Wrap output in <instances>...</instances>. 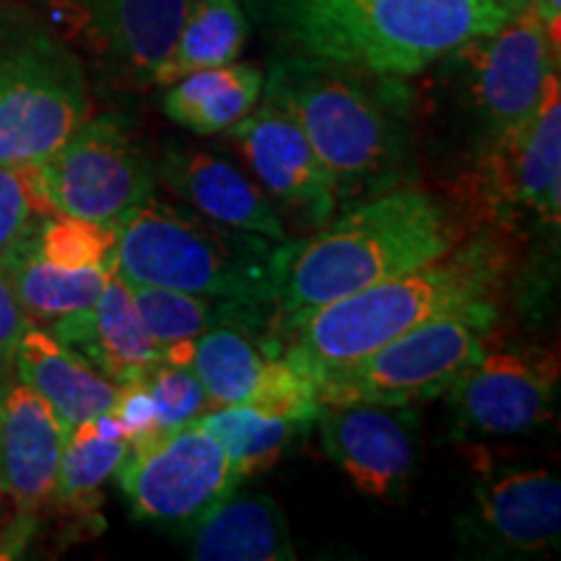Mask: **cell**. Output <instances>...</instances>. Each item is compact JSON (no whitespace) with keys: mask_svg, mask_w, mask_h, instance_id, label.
Masks as SVG:
<instances>
[{"mask_svg":"<svg viewBox=\"0 0 561 561\" xmlns=\"http://www.w3.org/2000/svg\"><path fill=\"white\" fill-rule=\"evenodd\" d=\"M50 333L115 385L138 380L164 362L140 322L130 286L117 273L94 305L53 320Z\"/></svg>","mask_w":561,"mask_h":561,"instance_id":"cell-19","label":"cell"},{"mask_svg":"<svg viewBox=\"0 0 561 561\" xmlns=\"http://www.w3.org/2000/svg\"><path fill=\"white\" fill-rule=\"evenodd\" d=\"M89 115L87 73L66 42L30 32L0 45V164H39Z\"/></svg>","mask_w":561,"mask_h":561,"instance_id":"cell-8","label":"cell"},{"mask_svg":"<svg viewBox=\"0 0 561 561\" xmlns=\"http://www.w3.org/2000/svg\"><path fill=\"white\" fill-rule=\"evenodd\" d=\"M144 377H138V380H133V382L117 385L115 403H112V409H110L112 419L121 424L128 445H138V442L159 434L157 409H153L149 385H146Z\"/></svg>","mask_w":561,"mask_h":561,"instance_id":"cell-32","label":"cell"},{"mask_svg":"<svg viewBox=\"0 0 561 561\" xmlns=\"http://www.w3.org/2000/svg\"><path fill=\"white\" fill-rule=\"evenodd\" d=\"M115 273L128 284L278 305L299 242L268 240L149 195L112 224Z\"/></svg>","mask_w":561,"mask_h":561,"instance_id":"cell-5","label":"cell"},{"mask_svg":"<svg viewBox=\"0 0 561 561\" xmlns=\"http://www.w3.org/2000/svg\"><path fill=\"white\" fill-rule=\"evenodd\" d=\"M53 216L34 187L30 167L0 164V263Z\"/></svg>","mask_w":561,"mask_h":561,"instance_id":"cell-30","label":"cell"},{"mask_svg":"<svg viewBox=\"0 0 561 561\" xmlns=\"http://www.w3.org/2000/svg\"><path fill=\"white\" fill-rule=\"evenodd\" d=\"M30 174L53 214L100 224H115L157 187V161L117 115H89Z\"/></svg>","mask_w":561,"mask_h":561,"instance_id":"cell-9","label":"cell"},{"mask_svg":"<svg viewBox=\"0 0 561 561\" xmlns=\"http://www.w3.org/2000/svg\"><path fill=\"white\" fill-rule=\"evenodd\" d=\"M455 426L468 437H517L551 416L557 364L536 351H489L455 380Z\"/></svg>","mask_w":561,"mask_h":561,"instance_id":"cell-14","label":"cell"},{"mask_svg":"<svg viewBox=\"0 0 561 561\" xmlns=\"http://www.w3.org/2000/svg\"><path fill=\"white\" fill-rule=\"evenodd\" d=\"M19 380L37 392L68 430L112 409L117 385L60 343L50 331L30 325L13 354Z\"/></svg>","mask_w":561,"mask_h":561,"instance_id":"cell-20","label":"cell"},{"mask_svg":"<svg viewBox=\"0 0 561 561\" xmlns=\"http://www.w3.org/2000/svg\"><path fill=\"white\" fill-rule=\"evenodd\" d=\"M117 481L136 520L178 533H191L242 483L198 421L130 445Z\"/></svg>","mask_w":561,"mask_h":561,"instance_id":"cell-11","label":"cell"},{"mask_svg":"<svg viewBox=\"0 0 561 561\" xmlns=\"http://www.w3.org/2000/svg\"><path fill=\"white\" fill-rule=\"evenodd\" d=\"M68 432L30 385L0 390V489L19 510H37L55 494Z\"/></svg>","mask_w":561,"mask_h":561,"instance_id":"cell-17","label":"cell"},{"mask_svg":"<svg viewBox=\"0 0 561 561\" xmlns=\"http://www.w3.org/2000/svg\"><path fill=\"white\" fill-rule=\"evenodd\" d=\"M265 73L252 62H227L203 68L167 83L161 107L180 128L214 136L227 133L257 107L263 96Z\"/></svg>","mask_w":561,"mask_h":561,"instance_id":"cell-23","label":"cell"},{"mask_svg":"<svg viewBox=\"0 0 561 561\" xmlns=\"http://www.w3.org/2000/svg\"><path fill=\"white\" fill-rule=\"evenodd\" d=\"M476 528L502 551L536 553L559 546L561 483L541 468H491L473 483Z\"/></svg>","mask_w":561,"mask_h":561,"instance_id":"cell-18","label":"cell"},{"mask_svg":"<svg viewBox=\"0 0 561 561\" xmlns=\"http://www.w3.org/2000/svg\"><path fill=\"white\" fill-rule=\"evenodd\" d=\"M227 138L242 153L252 178L273 206H280L301 229H320L339 210L335 182L297 121L261 96L257 107L231 125Z\"/></svg>","mask_w":561,"mask_h":561,"instance_id":"cell-13","label":"cell"},{"mask_svg":"<svg viewBox=\"0 0 561 561\" xmlns=\"http://www.w3.org/2000/svg\"><path fill=\"white\" fill-rule=\"evenodd\" d=\"M496 328V305L439 314L359 359L312 377L320 403L413 405L445 396L479 356Z\"/></svg>","mask_w":561,"mask_h":561,"instance_id":"cell-6","label":"cell"},{"mask_svg":"<svg viewBox=\"0 0 561 561\" xmlns=\"http://www.w3.org/2000/svg\"><path fill=\"white\" fill-rule=\"evenodd\" d=\"M128 284V280H125ZM136 310L153 346L161 351L174 343L195 341L210 328L240 325L255 333H276L280 310L278 305H248L216 297H201L167 286L128 284Z\"/></svg>","mask_w":561,"mask_h":561,"instance_id":"cell-22","label":"cell"},{"mask_svg":"<svg viewBox=\"0 0 561 561\" xmlns=\"http://www.w3.org/2000/svg\"><path fill=\"white\" fill-rule=\"evenodd\" d=\"M462 224L421 185L385 191L335 214L299 242L278 297L280 314L312 310L450 255Z\"/></svg>","mask_w":561,"mask_h":561,"instance_id":"cell-4","label":"cell"},{"mask_svg":"<svg viewBox=\"0 0 561 561\" xmlns=\"http://www.w3.org/2000/svg\"><path fill=\"white\" fill-rule=\"evenodd\" d=\"M198 561H294L289 520L280 504L257 491H231L191 530Z\"/></svg>","mask_w":561,"mask_h":561,"instance_id":"cell-21","label":"cell"},{"mask_svg":"<svg viewBox=\"0 0 561 561\" xmlns=\"http://www.w3.org/2000/svg\"><path fill=\"white\" fill-rule=\"evenodd\" d=\"M198 424L224 447L231 468L242 481L276 466L291 445L294 434L305 426L289 419L268 416L250 405L208 409Z\"/></svg>","mask_w":561,"mask_h":561,"instance_id":"cell-27","label":"cell"},{"mask_svg":"<svg viewBox=\"0 0 561 561\" xmlns=\"http://www.w3.org/2000/svg\"><path fill=\"white\" fill-rule=\"evenodd\" d=\"M32 325V318L13 291L9 276H5L3 263H0V362H13L16 346L26 328Z\"/></svg>","mask_w":561,"mask_h":561,"instance_id":"cell-33","label":"cell"},{"mask_svg":"<svg viewBox=\"0 0 561 561\" xmlns=\"http://www.w3.org/2000/svg\"><path fill=\"white\" fill-rule=\"evenodd\" d=\"M504 252L494 240L458 244L450 255L371 284L312 310L280 314L276 348L301 375L343 367L439 314L500 297Z\"/></svg>","mask_w":561,"mask_h":561,"instance_id":"cell-3","label":"cell"},{"mask_svg":"<svg viewBox=\"0 0 561 561\" xmlns=\"http://www.w3.org/2000/svg\"><path fill=\"white\" fill-rule=\"evenodd\" d=\"M34 248L60 268H102L115 273V229L76 216L53 214L34 231Z\"/></svg>","mask_w":561,"mask_h":561,"instance_id":"cell-29","label":"cell"},{"mask_svg":"<svg viewBox=\"0 0 561 561\" xmlns=\"http://www.w3.org/2000/svg\"><path fill=\"white\" fill-rule=\"evenodd\" d=\"M462 201L489 224L510 229L533 221L557 234L561 224L559 73L546 83L528 121L476 151Z\"/></svg>","mask_w":561,"mask_h":561,"instance_id":"cell-10","label":"cell"},{"mask_svg":"<svg viewBox=\"0 0 561 561\" xmlns=\"http://www.w3.org/2000/svg\"><path fill=\"white\" fill-rule=\"evenodd\" d=\"M280 55L411 79L507 21L494 0H240Z\"/></svg>","mask_w":561,"mask_h":561,"instance_id":"cell-1","label":"cell"},{"mask_svg":"<svg viewBox=\"0 0 561 561\" xmlns=\"http://www.w3.org/2000/svg\"><path fill=\"white\" fill-rule=\"evenodd\" d=\"M248 37L250 19L240 0H187L178 39L153 87H167L195 70L240 60Z\"/></svg>","mask_w":561,"mask_h":561,"instance_id":"cell-25","label":"cell"},{"mask_svg":"<svg viewBox=\"0 0 561 561\" xmlns=\"http://www.w3.org/2000/svg\"><path fill=\"white\" fill-rule=\"evenodd\" d=\"M273 356H278L276 333L219 325L195 339L193 359L187 367L206 390L210 409L248 405L261 388Z\"/></svg>","mask_w":561,"mask_h":561,"instance_id":"cell-24","label":"cell"},{"mask_svg":"<svg viewBox=\"0 0 561 561\" xmlns=\"http://www.w3.org/2000/svg\"><path fill=\"white\" fill-rule=\"evenodd\" d=\"M73 42L115 79L153 87L187 0H45Z\"/></svg>","mask_w":561,"mask_h":561,"instance_id":"cell-12","label":"cell"},{"mask_svg":"<svg viewBox=\"0 0 561 561\" xmlns=\"http://www.w3.org/2000/svg\"><path fill=\"white\" fill-rule=\"evenodd\" d=\"M3 268L26 314L50 322L94 305L112 276L102 268L70 271L53 265L34 248V234L5 257Z\"/></svg>","mask_w":561,"mask_h":561,"instance_id":"cell-26","label":"cell"},{"mask_svg":"<svg viewBox=\"0 0 561 561\" xmlns=\"http://www.w3.org/2000/svg\"><path fill=\"white\" fill-rule=\"evenodd\" d=\"M533 16L541 21V26L549 32V37L559 45L561 37V0H528L525 5Z\"/></svg>","mask_w":561,"mask_h":561,"instance_id":"cell-34","label":"cell"},{"mask_svg":"<svg viewBox=\"0 0 561 561\" xmlns=\"http://www.w3.org/2000/svg\"><path fill=\"white\" fill-rule=\"evenodd\" d=\"M434 66L442 68L458 107L473 125L479 151L533 115L546 83L559 73V45L525 9L500 30L462 42Z\"/></svg>","mask_w":561,"mask_h":561,"instance_id":"cell-7","label":"cell"},{"mask_svg":"<svg viewBox=\"0 0 561 561\" xmlns=\"http://www.w3.org/2000/svg\"><path fill=\"white\" fill-rule=\"evenodd\" d=\"M403 81L294 55L273 60L263 96L310 138L335 182V214L409 182L413 121Z\"/></svg>","mask_w":561,"mask_h":561,"instance_id":"cell-2","label":"cell"},{"mask_svg":"<svg viewBox=\"0 0 561 561\" xmlns=\"http://www.w3.org/2000/svg\"><path fill=\"white\" fill-rule=\"evenodd\" d=\"M157 182L182 206L210 221L268 240H291L278 208L263 187L221 153L178 144L167 146L157 161Z\"/></svg>","mask_w":561,"mask_h":561,"instance_id":"cell-16","label":"cell"},{"mask_svg":"<svg viewBox=\"0 0 561 561\" xmlns=\"http://www.w3.org/2000/svg\"><path fill=\"white\" fill-rule=\"evenodd\" d=\"M128 439L102 437L94 421H83L68 432L66 447L55 481V494L62 504L89 510L100 500V489L107 483L128 455Z\"/></svg>","mask_w":561,"mask_h":561,"instance_id":"cell-28","label":"cell"},{"mask_svg":"<svg viewBox=\"0 0 561 561\" xmlns=\"http://www.w3.org/2000/svg\"><path fill=\"white\" fill-rule=\"evenodd\" d=\"M328 458L362 494L390 500L416 471V413L409 405L320 403Z\"/></svg>","mask_w":561,"mask_h":561,"instance_id":"cell-15","label":"cell"},{"mask_svg":"<svg viewBox=\"0 0 561 561\" xmlns=\"http://www.w3.org/2000/svg\"><path fill=\"white\" fill-rule=\"evenodd\" d=\"M144 380L149 385L153 409H157L159 432L193 424L210 409L206 390L191 367L161 362Z\"/></svg>","mask_w":561,"mask_h":561,"instance_id":"cell-31","label":"cell"},{"mask_svg":"<svg viewBox=\"0 0 561 561\" xmlns=\"http://www.w3.org/2000/svg\"><path fill=\"white\" fill-rule=\"evenodd\" d=\"M496 5H502L504 11L507 13H512V16H515V13H520V11H525V5H528V0H494Z\"/></svg>","mask_w":561,"mask_h":561,"instance_id":"cell-35","label":"cell"}]
</instances>
